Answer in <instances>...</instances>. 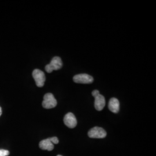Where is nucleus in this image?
Instances as JSON below:
<instances>
[{"instance_id":"f257e3e1","label":"nucleus","mask_w":156,"mask_h":156,"mask_svg":"<svg viewBox=\"0 0 156 156\" xmlns=\"http://www.w3.org/2000/svg\"><path fill=\"white\" fill-rule=\"evenodd\" d=\"M62 67V59L59 57H54L50 64H48L45 67V70L47 73H52L55 70H58Z\"/></svg>"},{"instance_id":"f03ea898","label":"nucleus","mask_w":156,"mask_h":156,"mask_svg":"<svg viewBox=\"0 0 156 156\" xmlns=\"http://www.w3.org/2000/svg\"><path fill=\"white\" fill-rule=\"evenodd\" d=\"M106 131L99 127H94L90 129L88 132V136L90 138H104L106 137Z\"/></svg>"},{"instance_id":"7ed1b4c3","label":"nucleus","mask_w":156,"mask_h":156,"mask_svg":"<svg viewBox=\"0 0 156 156\" xmlns=\"http://www.w3.org/2000/svg\"><path fill=\"white\" fill-rule=\"evenodd\" d=\"M57 102L51 93H47L44 97L42 106L45 109H51L57 106Z\"/></svg>"},{"instance_id":"20e7f679","label":"nucleus","mask_w":156,"mask_h":156,"mask_svg":"<svg viewBox=\"0 0 156 156\" xmlns=\"http://www.w3.org/2000/svg\"><path fill=\"white\" fill-rule=\"evenodd\" d=\"M33 77L36 85L39 87H42L44 86L46 77L44 73L39 69H35L33 72Z\"/></svg>"},{"instance_id":"39448f33","label":"nucleus","mask_w":156,"mask_h":156,"mask_svg":"<svg viewBox=\"0 0 156 156\" xmlns=\"http://www.w3.org/2000/svg\"><path fill=\"white\" fill-rule=\"evenodd\" d=\"M73 80L75 83L80 84H91L94 81L93 78L86 73H80L73 76Z\"/></svg>"},{"instance_id":"423d86ee","label":"nucleus","mask_w":156,"mask_h":156,"mask_svg":"<svg viewBox=\"0 0 156 156\" xmlns=\"http://www.w3.org/2000/svg\"><path fill=\"white\" fill-rule=\"evenodd\" d=\"M64 123L68 128H73L77 125V120L73 113L69 112L64 117Z\"/></svg>"},{"instance_id":"0eeeda50","label":"nucleus","mask_w":156,"mask_h":156,"mask_svg":"<svg viewBox=\"0 0 156 156\" xmlns=\"http://www.w3.org/2000/svg\"><path fill=\"white\" fill-rule=\"evenodd\" d=\"M94 106L97 111H101L105 106L106 102L105 97L102 95L98 94L95 97Z\"/></svg>"},{"instance_id":"6e6552de","label":"nucleus","mask_w":156,"mask_h":156,"mask_svg":"<svg viewBox=\"0 0 156 156\" xmlns=\"http://www.w3.org/2000/svg\"><path fill=\"white\" fill-rule=\"evenodd\" d=\"M109 109L114 113H117L120 110V102L116 98H112L108 104Z\"/></svg>"},{"instance_id":"1a4fd4ad","label":"nucleus","mask_w":156,"mask_h":156,"mask_svg":"<svg viewBox=\"0 0 156 156\" xmlns=\"http://www.w3.org/2000/svg\"><path fill=\"white\" fill-rule=\"evenodd\" d=\"M39 147L42 150L51 151L54 149V145L49 138L42 140L39 142Z\"/></svg>"},{"instance_id":"9d476101","label":"nucleus","mask_w":156,"mask_h":156,"mask_svg":"<svg viewBox=\"0 0 156 156\" xmlns=\"http://www.w3.org/2000/svg\"><path fill=\"white\" fill-rule=\"evenodd\" d=\"M9 154V151L6 150L0 149V156H7Z\"/></svg>"},{"instance_id":"9b49d317","label":"nucleus","mask_w":156,"mask_h":156,"mask_svg":"<svg viewBox=\"0 0 156 156\" xmlns=\"http://www.w3.org/2000/svg\"><path fill=\"white\" fill-rule=\"evenodd\" d=\"M51 142L53 144H58V142H59V140H58V138L56 137V136H54V137H51V138H49Z\"/></svg>"},{"instance_id":"f8f14e48","label":"nucleus","mask_w":156,"mask_h":156,"mask_svg":"<svg viewBox=\"0 0 156 156\" xmlns=\"http://www.w3.org/2000/svg\"><path fill=\"white\" fill-rule=\"evenodd\" d=\"M98 94H100V91L98 90H95L92 91V95L94 97L97 96Z\"/></svg>"},{"instance_id":"ddd939ff","label":"nucleus","mask_w":156,"mask_h":156,"mask_svg":"<svg viewBox=\"0 0 156 156\" xmlns=\"http://www.w3.org/2000/svg\"><path fill=\"white\" fill-rule=\"evenodd\" d=\"M1 115H2V109H1V108L0 106V117H1Z\"/></svg>"},{"instance_id":"4468645a","label":"nucleus","mask_w":156,"mask_h":156,"mask_svg":"<svg viewBox=\"0 0 156 156\" xmlns=\"http://www.w3.org/2000/svg\"><path fill=\"white\" fill-rule=\"evenodd\" d=\"M57 156H62V155H57Z\"/></svg>"}]
</instances>
